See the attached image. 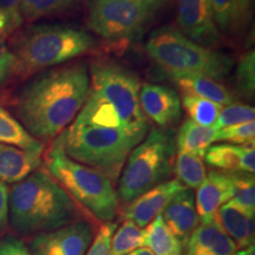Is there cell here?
<instances>
[{
	"label": "cell",
	"instance_id": "obj_1",
	"mask_svg": "<svg viewBox=\"0 0 255 255\" xmlns=\"http://www.w3.org/2000/svg\"><path fill=\"white\" fill-rule=\"evenodd\" d=\"M89 90L88 64L76 62L44 70L14 96L15 120L38 141H50L75 121Z\"/></svg>",
	"mask_w": 255,
	"mask_h": 255
},
{
	"label": "cell",
	"instance_id": "obj_2",
	"mask_svg": "<svg viewBox=\"0 0 255 255\" xmlns=\"http://www.w3.org/2000/svg\"><path fill=\"white\" fill-rule=\"evenodd\" d=\"M83 219L81 208L44 169L8 190V223L19 235L34 237Z\"/></svg>",
	"mask_w": 255,
	"mask_h": 255
},
{
	"label": "cell",
	"instance_id": "obj_3",
	"mask_svg": "<svg viewBox=\"0 0 255 255\" xmlns=\"http://www.w3.org/2000/svg\"><path fill=\"white\" fill-rule=\"evenodd\" d=\"M148 131L128 128H102L72 122L59 133L58 141L66 156L117 181L128 156Z\"/></svg>",
	"mask_w": 255,
	"mask_h": 255
},
{
	"label": "cell",
	"instance_id": "obj_4",
	"mask_svg": "<svg viewBox=\"0 0 255 255\" xmlns=\"http://www.w3.org/2000/svg\"><path fill=\"white\" fill-rule=\"evenodd\" d=\"M96 45L88 32L68 25H37L19 33L12 44L14 75L26 78L33 73L73 60Z\"/></svg>",
	"mask_w": 255,
	"mask_h": 255
},
{
	"label": "cell",
	"instance_id": "obj_5",
	"mask_svg": "<svg viewBox=\"0 0 255 255\" xmlns=\"http://www.w3.org/2000/svg\"><path fill=\"white\" fill-rule=\"evenodd\" d=\"M46 170L58 182L84 214L97 222L114 221L120 202L114 182L100 170L78 163L66 156L56 138L45 156Z\"/></svg>",
	"mask_w": 255,
	"mask_h": 255
},
{
	"label": "cell",
	"instance_id": "obj_6",
	"mask_svg": "<svg viewBox=\"0 0 255 255\" xmlns=\"http://www.w3.org/2000/svg\"><path fill=\"white\" fill-rule=\"evenodd\" d=\"M145 50L173 78L203 76L216 81L225 78L234 65L229 56L195 43L174 26H162L152 32Z\"/></svg>",
	"mask_w": 255,
	"mask_h": 255
},
{
	"label": "cell",
	"instance_id": "obj_7",
	"mask_svg": "<svg viewBox=\"0 0 255 255\" xmlns=\"http://www.w3.org/2000/svg\"><path fill=\"white\" fill-rule=\"evenodd\" d=\"M175 144L170 133L151 129L128 156L121 171L117 197L124 206L164 182L173 171Z\"/></svg>",
	"mask_w": 255,
	"mask_h": 255
},
{
	"label": "cell",
	"instance_id": "obj_8",
	"mask_svg": "<svg viewBox=\"0 0 255 255\" xmlns=\"http://www.w3.org/2000/svg\"><path fill=\"white\" fill-rule=\"evenodd\" d=\"M90 91L109 102L119 111L124 126L130 129L149 130V122L139 105V78L130 70L113 62L92 63Z\"/></svg>",
	"mask_w": 255,
	"mask_h": 255
},
{
	"label": "cell",
	"instance_id": "obj_9",
	"mask_svg": "<svg viewBox=\"0 0 255 255\" xmlns=\"http://www.w3.org/2000/svg\"><path fill=\"white\" fill-rule=\"evenodd\" d=\"M168 0H91L88 26L110 40L138 36Z\"/></svg>",
	"mask_w": 255,
	"mask_h": 255
},
{
	"label": "cell",
	"instance_id": "obj_10",
	"mask_svg": "<svg viewBox=\"0 0 255 255\" xmlns=\"http://www.w3.org/2000/svg\"><path fill=\"white\" fill-rule=\"evenodd\" d=\"M94 239V227L83 219L28 240L32 255H84Z\"/></svg>",
	"mask_w": 255,
	"mask_h": 255
},
{
	"label": "cell",
	"instance_id": "obj_11",
	"mask_svg": "<svg viewBox=\"0 0 255 255\" xmlns=\"http://www.w3.org/2000/svg\"><path fill=\"white\" fill-rule=\"evenodd\" d=\"M178 31L197 44L213 45L220 40L208 0H176Z\"/></svg>",
	"mask_w": 255,
	"mask_h": 255
},
{
	"label": "cell",
	"instance_id": "obj_12",
	"mask_svg": "<svg viewBox=\"0 0 255 255\" xmlns=\"http://www.w3.org/2000/svg\"><path fill=\"white\" fill-rule=\"evenodd\" d=\"M183 188L186 187L177 178L164 181L124 206L121 218L144 228L156 216L162 214L170 200Z\"/></svg>",
	"mask_w": 255,
	"mask_h": 255
},
{
	"label": "cell",
	"instance_id": "obj_13",
	"mask_svg": "<svg viewBox=\"0 0 255 255\" xmlns=\"http://www.w3.org/2000/svg\"><path fill=\"white\" fill-rule=\"evenodd\" d=\"M139 105L143 115L162 129L173 127L182 116L176 91L164 85L143 84L139 91Z\"/></svg>",
	"mask_w": 255,
	"mask_h": 255
},
{
	"label": "cell",
	"instance_id": "obj_14",
	"mask_svg": "<svg viewBox=\"0 0 255 255\" xmlns=\"http://www.w3.org/2000/svg\"><path fill=\"white\" fill-rule=\"evenodd\" d=\"M234 194V173L210 170L195 195L196 212L201 225L213 223L216 212L231 201Z\"/></svg>",
	"mask_w": 255,
	"mask_h": 255
},
{
	"label": "cell",
	"instance_id": "obj_15",
	"mask_svg": "<svg viewBox=\"0 0 255 255\" xmlns=\"http://www.w3.org/2000/svg\"><path fill=\"white\" fill-rule=\"evenodd\" d=\"M161 215L175 237L184 246L191 233L200 226L194 191L189 188H183L182 190L178 191L170 200Z\"/></svg>",
	"mask_w": 255,
	"mask_h": 255
},
{
	"label": "cell",
	"instance_id": "obj_16",
	"mask_svg": "<svg viewBox=\"0 0 255 255\" xmlns=\"http://www.w3.org/2000/svg\"><path fill=\"white\" fill-rule=\"evenodd\" d=\"M205 159L210 167L227 173L254 174V142L241 145L227 144V143L210 145L205 154Z\"/></svg>",
	"mask_w": 255,
	"mask_h": 255
},
{
	"label": "cell",
	"instance_id": "obj_17",
	"mask_svg": "<svg viewBox=\"0 0 255 255\" xmlns=\"http://www.w3.org/2000/svg\"><path fill=\"white\" fill-rule=\"evenodd\" d=\"M235 242L215 221L200 225L184 244L182 255H235Z\"/></svg>",
	"mask_w": 255,
	"mask_h": 255
},
{
	"label": "cell",
	"instance_id": "obj_18",
	"mask_svg": "<svg viewBox=\"0 0 255 255\" xmlns=\"http://www.w3.org/2000/svg\"><path fill=\"white\" fill-rule=\"evenodd\" d=\"M43 150L0 144V182L18 183L39 169Z\"/></svg>",
	"mask_w": 255,
	"mask_h": 255
},
{
	"label": "cell",
	"instance_id": "obj_19",
	"mask_svg": "<svg viewBox=\"0 0 255 255\" xmlns=\"http://www.w3.org/2000/svg\"><path fill=\"white\" fill-rule=\"evenodd\" d=\"M214 221L235 242L238 250L254 246V215L227 202L216 212Z\"/></svg>",
	"mask_w": 255,
	"mask_h": 255
},
{
	"label": "cell",
	"instance_id": "obj_20",
	"mask_svg": "<svg viewBox=\"0 0 255 255\" xmlns=\"http://www.w3.org/2000/svg\"><path fill=\"white\" fill-rule=\"evenodd\" d=\"M215 26L220 34L237 33L251 19L252 2L248 0H208Z\"/></svg>",
	"mask_w": 255,
	"mask_h": 255
},
{
	"label": "cell",
	"instance_id": "obj_21",
	"mask_svg": "<svg viewBox=\"0 0 255 255\" xmlns=\"http://www.w3.org/2000/svg\"><path fill=\"white\" fill-rule=\"evenodd\" d=\"M183 95L195 96V97L208 100L220 105H229L237 103V97L215 79L203 76H186V77L173 78Z\"/></svg>",
	"mask_w": 255,
	"mask_h": 255
},
{
	"label": "cell",
	"instance_id": "obj_22",
	"mask_svg": "<svg viewBox=\"0 0 255 255\" xmlns=\"http://www.w3.org/2000/svg\"><path fill=\"white\" fill-rule=\"evenodd\" d=\"M218 130L213 127L200 126L191 120L184 121L176 136L177 151H186L205 157L207 149L216 142Z\"/></svg>",
	"mask_w": 255,
	"mask_h": 255
},
{
	"label": "cell",
	"instance_id": "obj_23",
	"mask_svg": "<svg viewBox=\"0 0 255 255\" xmlns=\"http://www.w3.org/2000/svg\"><path fill=\"white\" fill-rule=\"evenodd\" d=\"M145 247L155 255H182V242L175 237L162 215L156 216L145 228Z\"/></svg>",
	"mask_w": 255,
	"mask_h": 255
},
{
	"label": "cell",
	"instance_id": "obj_24",
	"mask_svg": "<svg viewBox=\"0 0 255 255\" xmlns=\"http://www.w3.org/2000/svg\"><path fill=\"white\" fill-rule=\"evenodd\" d=\"M0 144L18 146L27 150H44V144L32 137L7 110L0 107Z\"/></svg>",
	"mask_w": 255,
	"mask_h": 255
},
{
	"label": "cell",
	"instance_id": "obj_25",
	"mask_svg": "<svg viewBox=\"0 0 255 255\" xmlns=\"http://www.w3.org/2000/svg\"><path fill=\"white\" fill-rule=\"evenodd\" d=\"M174 171L177 180L191 190L197 189L207 177L206 165L202 157L186 151H177Z\"/></svg>",
	"mask_w": 255,
	"mask_h": 255
},
{
	"label": "cell",
	"instance_id": "obj_26",
	"mask_svg": "<svg viewBox=\"0 0 255 255\" xmlns=\"http://www.w3.org/2000/svg\"><path fill=\"white\" fill-rule=\"evenodd\" d=\"M145 235L144 228L130 220H124L122 226L114 233L109 255H127L137 248L145 247Z\"/></svg>",
	"mask_w": 255,
	"mask_h": 255
},
{
	"label": "cell",
	"instance_id": "obj_27",
	"mask_svg": "<svg viewBox=\"0 0 255 255\" xmlns=\"http://www.w3.org/2000/svg\"><path fill=\"white\" fill-rule=\"evenodd\" d=\"M77 0H21L19 14L26 21H34L71 9Z\"/></svg>",
	"mask_w": 255,
	"mask_h": 255
},
{
	"label": "cell",
	"instance_id": "obj_28",
	"mask_svg": "<svg viewBox=\"0 0 255 255\" xmlns=\"http://www.w3.org/2000/svg\"><path fill=\"white\" fill-rule=\"evenodd\" d=\"M182 105L189 120L203 127H214L222 110V105L190 95H183Z\"/></svg>",
	"mask_w": 255,
	"mask_h": 255
},
{
	"label": "cell",
	"instance_id": "obj_29",
	"mask_svg": "<svg viewBox=\"0 0 255 255\" xmlns=\"http://www.w3.org/2000/svg\"><path fill=\"white\" fill-rule=\"evenodd\" d=\"M248 214L255 213V181L254 174L234 173V194L231 201Z\"/></svg>",
	"mask_w": 255,
	"mask_h": 255
},
{
	"label": "cell",
	"instance_id": "obj_30",
	"mask_svg": "<svg viewBox=\"0 0 255 255\" xmlns=\"http://www.w3.org/2000/svg\"><path fill=\"white\" fill-rule=\"evenodd\" d=\"M254 117L255 111L253 107L247 104L233 103L222 108L221 113H220L218 117V121H216L213 128L216 130H220L231 126L252 122V121H254Z\"/></svg>",
	"mask_w": 255,
	"mask_h": 255
},
{
	"label": "cell",
	"instance_id": "obj_31",
	"mask_svg": "<svg viewBox=\"0 0 255 255\" xmlns=\"http://www.w3.org/2000/svg\"><path fill=\"white\" fill-rule=\"evenodd\" d=\"M237 87L245 97H253L255 89V55L247 52L240 59L237 70Z\"/></svg>",
	"mask_w": 255,
	"mask_h": 255
},
{
	"label": "cell",
	"instance_id": "obj_32",
	"mask_svg": "<svg viewBox=\"0 0 255 255\" xmlns=\"http://www.w3.org/2000/svg\"><path fill=\"white\" fill-rule=\"evenodd\" d=\"M255 137V122H246L231 126L223 129L218 130L216 133V142L226 141L237 144H246V143L254 142Z\"/></svg>",
	"mask_w": 255,
	"mask_h": 255
},
{
	"label": "cell",
	"instance_id": "obj_33",
	"mask_svg": "<svg viewBox=\"0 0 255 255\" xmlns=\"http://www.w3.org/2000/svg\"><path fill=\"white\" fill-rule=\"evenodd\" d=\"M117 229V222L111 221L102 223L101 228L96 233L95 239H92L87 253L84 255H109L111 239Z\"/></svg>",
	"mask_w": 255,
	"mask_h": 255
},
{
	"label": "cell",
	"instance_id": "obj_34",
	"mask_svg": "<svg viewBox=\"0 0 255 255\" xmlns=\"http://www.w3.org/2000/svg\"><path fill=\"white\" fill-rule=\"evenodd\" d=\"M15 72V57L0 37V85L5 84Z\"/></svg>",
	"mask_w": 255,
	"mask_h": 255
},
{
	"label": "cell",
	"instance_id": "obj_35",
	"mask_svg": "<svg viewBox=\"0 0 255 255\" xmlns=\"http://www.w3.org/2000/svg\"><path fill=\"white\" fill-rule=\"evenodd\" d=\"M0 255H32L28 247L17 237L0 239Z\"/></svg>",
	"mask_w": 255,
	"mask_h": 255
},
{
	"label": "cell",
	"instance_id": "obj_36",
	"mask_svg": "<svg viewBox=\"0 0 255 255\" xmlns=\"http://www.w3.org/2000/svg\"><path fill=\"white\" fill-rule=\"evenodd\" d=\"M23 23V19L20 15L9 14L7 12L0 11V37L4 38L6 34L11 33L18 26Z\"/></svg>",
	"mask_w": 255,
	"mask_h": 255
},
{
	"label": "cell",
	"instance_id": "obj_37",
	"mask_svg": "<svg viewBox=\"0 0 255 255\" xmlns=\"http://www.w3.org/2000/svg\"><path fill=\"white\" fill-rule=\"evenodd\" d=\"M8 225V187L0 182V233Z\"/></svg>",
	"mask_w": 255,
	"mask_h": 255
},
{
	"label": "cell",
	"instance_id": "obj_38",
	"mask_svg": "<svg viewBox=\"0 0 255 255\" xmlns=\"http://www.w3.org/2000/svg\"><path fill=\"white\" fill-rule=\"evenodd\" d=\"M21 0H0V11L7 12L9 14H19V5Z\"/></svg>",
	"mask_w": 255,
	"mask_h": 255
},
{
	"label": "cell",
	"instance_id": "obj_39",
	"mask_svg": "<svg viewBox=\"0 0 255 255\" xmlns=\"http://www.w3.org/2000/svg\"><path fill=\"white\" fill-rule=\"evenodd\" d=\"M127 255H155L152 252L146 247H141V248H137V250L132 251L131 253L127 254Z\"/></svg>",
	"mask_w": 255,
	"mask_h": 255
},
{
	"label": "cell",
	"instance_id": "obj_40",
	"mask_svg": "<svg viewBox=\"0 0 255 255\" xmlns=\"http://www.w3.org/2000/svg\"><path fill=\"white\" fill-rule=\"evenodd\" d=\"M235 255H255V247L251 246L247 248H244V250L238 251Z\"/></svg>",
	"mask_w": 255,
	"mask_h": 255
},
{
	"label": "cell",
	"instance_id": "obj_41",
	"mask_svg": "<svg viewBox=\"0 0 255 255\" xmlns=\"http://www.w3.org/2000/svg\"><path fill=\"white\" fill-rule=\"evenodd\" d=\"M248 1H250V2H253V0H248Z\"/></svg>",
	"mask_w": 255,
	"mask_h": 255
}]
</instances>
